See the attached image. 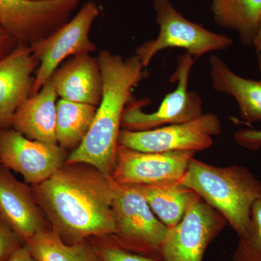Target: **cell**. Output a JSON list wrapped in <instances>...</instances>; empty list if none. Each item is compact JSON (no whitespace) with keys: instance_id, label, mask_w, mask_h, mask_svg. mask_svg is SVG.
I'll use <instances>...</instances> for the list:
<instances>
[{"instance_id":"obj_1","label":"cell","mask_w":261,"mask_h":261,"mask_svg":"<svg viewBox=\"0 0 261 261\" xmlns=\"http://www.w3.org/2000/svg\"><path fill=\"white\" fill-rule=\"evenodd\" d=\"M116 183L85 163H65L47 180L33 186L51 229L67 244L111 236Z\"/></svg>"},{"instance_id":"obj_2","label":"cell","mask_w":261,"mask_h":261,"mask_svg":"<svg viewBox=\"0 0 261 261\" xmlns=\"http://www.w3.org/2000/svg\"><path fill=\"white\" fill-rule=\"evenodd\" d=\"M97 61L102 75V99L88 134L65 163H85L111 176L123 111L132 99L134 87L143 79L145 67L136 55L123 58L108 50L101 51Z\"/></svg>"},{"instance_id":"obj_3","label":"cell","mask_w":261,"mask_h":261,"mask_svg":"<svg viewBox=\"0 0 261 261\" xmlns=\"http://www.w3.org/2000/svg\"><path fill=\"white\" fill-rule=\"evenodd\" d=\"M179 184L222 215L238 237L246 231L252 206L261 196V182L248 168L218 167L195 158Z\"/></svg>"},{"instance_id":"obj_4","label":"cell","mask_w":261,"mask_h":261,"mask_svg":"<svg viewBox=\"0 0 261 261\" xmlns=\"http://www.w3.org/2000/svg\"><path fill=\"white\" fill-rule=\"evenodd\" d=\"M112 210L115 231L108 238L125 250L161 258L169 228L152 212L137 187L116 184Z\"/></svg>"},{"instance_id":"obj_5","label":"cell","mask_w":261,"mask_h":261,"mask_svg":"<svg viewBox=\"0 0 261 261\" xmlns=\"http://www.w3.org/2000/svg\"><path fill=\"white\" fill-rule=\"evenodd\" d=\"M153 7L160 27L159 36L136 50V56L145 68L155 55L167 48L185 49L197 60L210 51L224 50L233 44L232 39L227 36L211 32L187 20L175 9L170 0H154Z\"/></svg>"},{"instance_id":"obj_6","label":"cell","mask_w":261,"mask_h":261,"mask_svg":"<svg viewBox=\"0 0 261 261\" xmlns=\"http://www.w3.org/2000/svg\"><path fill=\"white\" fill-rule=\"evenodd\" d=\"M196 60L189 53L178 57L177 68L171 78L177 87L164 97L157 111L144 112L146 100L130 99L122 117V129L140 132L192 121L203 114L202 99L188 89L189 77Z\"/></svg>"},{"instance_id":"obj_7","label":"cell","mask_w":261,"mask_h":261,"mask_svg":"<svg viewBox=\"0 0 261 261\" xmlns=\"http://www.w3.org/2000/svg\"><path fill=\"white\" fill-rule=\"evenodd\" d=\"M99 12L95 3L87 2L68 23L30 45L39 63L31 96L40 91L65 58L96 50L97 45L91 41L89 32Z\"/></svg>"},{"instance_id":"obj_8","label":"cell","mask_w":261,"mask_h":261,"mask_svg":"<svg viewBox=\"0 0 261 261\" xmlns=\"http://www.w3.org/2000/svg\"><path fill=\"white\" fill-rule=\"evenodd\" d=\"M221 133V122L212 113L192 121L154 129L132 132L122 129L118 145L145 152L174 151L198 152L210 148L214 137Z\"/></svg>"},{"instance_id":"obj_9","label":"cell","mask_w":261,"mask_h":261,"mask_svg":"<svg viewBox=\"0 0 261 261\" xmlns=\"http://www.w3.org/2000/svg\"><path fill=\"white\" fill-rule=\"evenodd\" d=\"M80 0H0V25L21 44L32 45L68 23Z\"/></svg>"},{"instance_id":"obj_10","label":"cell","mask_w":261,"mask_h":261,"mask_svg":"<svg viewBox=\"0 0 261 261\" xmlns=\"http://www.w3.org/2000/svg\"><path fill=\"white\" fill-rule=\"evenodd\" d=\"M192 151L145 152L118 145L111 177L118 185L160 187L180 183Z\"/></svg>"},{"instance_id":"obj_11","label":"cell","mask_w":261,"mask_h":261,"mask_svg":"<svg viewBox=\"0 0 261 261\" xmlns=\"http://www.w3.org/2000/svg\"><path fill=\"white\" fill-rule=\"evenodd\" d=\"M226 219L199 197L181 221L169 228L161 247L163 261H203L206 250L226 226Z\"/></svg>"},{"instance_id":"obj_12","label":"cell","mask_w":261,"mask_h":261,"mask_svg":"<svg viewBox=\"0 0 261 261\" xmlns=\"http://www.w3.org/2000/svg\"><path fill=\"white\" fill-rule=\"evenodd\" d=\"M58 144L31 140L14 128H0V164L20 173L33 186L51 177L66 162Z\"/></svg>"},{"instance_id":"obj_13","label":"cell","mask_w":261,"mask_h":261,"mask_svg":"<svg viewBox=\"0 0 261 261\" xmlns=\"http://www.w3.org/2000/svg\"><path fill=\"white\" fill-rule=\"evenodd\" d=\"M39 65L30 45L21 43L0 60V128L11 127L17 110L30 97Z\"/></svg>"},{"instance_id":"obj_14","label":"cell","mask_w":261,"mask_h":261,"mask_svg":"<svg viewBox=\"0 0 261 261\" xmlns=\"http://www.w3.org/2000/svg\"><path fill=\"white\" fill-rule=\"evenodd\" d=\"M0 214L24 243L46 229V221L32 190L0 166Z\"/></svg>"},{"instance_id":"obj_15","label":"cell","mask_w":261,"mask_h":261,"mask_svg":"<svg viewBox=\"0 0 261 261\" xmlns=\"http://www.w3.org/2000/svg\"><path fill=\"white\" fill-rule=\"evenodd\" d=\"M58 97L97 107L102 96L103 81L97 58L90 54L72 57L49 79Z\"/></svg>"},{"instance_id":"obj_16","label":"cell","mask_w":261,"mask_h":261,"mask_svg":"<svg viewBox=\"0 0 261 261\" xmlns=\"http://www.w3.org/2000/svg\"><path fill=\"white\" fill-rule=\"evenodd\" d=\"M58 94L50 80L17 110L11 127L31 140L57 144Z\"/></svg>"},{"instance_id":"obj_17","label":"cell","mask_w":261,"mask_h":261,"mask_svg":"<svg viewBox=\"0 0 261 261\" xmlns=\"http://www.w3.org/2000/svg\"><path fill=\"white\" fill-rule=\"evenodd\" d=\"M209 62L215 90L233 97L238 103L240 117L247 124L261 122V80L240 76L216 55L211 56Z\"/></svg>"},{"instance_id":"obj_18","label":"cell","mask_w":261,"mask_h":261,"mask_svg":"<svg viewBox=\"0 0 261 261\" xmlns=\"http://www.w3.org/2000/svg\"><path fill=\"white\" fill-rule=\"evenodd\" d=\"M160 221L171 228L183 219L190 206L199 198L191 189L181 184L166 186H136Z\"/></svg>"},{"instance_id":"obj_19","label":"cell","mask_w":261,"mask_h":261,"mask_svg":"<svg viewBox=\"0 0 261 261\" xmlns=\"http://www.w3.org/2000/svg\"><path fill=\"white\" fill-rule=\"evenodd\" d=\"M215 21L238 33L242 42L252 45L261 18V0H211Z\"/></svg>"},{"instance_id":"obj_20","label":"cell","mask_w":261,"mask_h":261,"mask_svg":"<svg viewBox=\"0 0 261 261\" xmlns=\"http://www.w3.org/2000/svg\"><path fill=\"white\" fill-rule=\"evenodd\" d=\"M97 107L60 99L57 102V144L63 149L78 148L92 126Z\"/></svg>"},{"instance_id":"obj_21","label":"cell","mask_w":261,"mask_h":261,"mask_svg":"<svg viewBox=\"0 0 261 261\" xmlns=\"http://www.w3.org/2000/svg\"><path fill=\"white\" fill-rule=\"evenodd\" d=\"M25 243L38 261H99L90 240L67 244L51 228L38 232Z\"/></svg>"},{"instance_id":"obj_22","label":"cell","mask_w":261,"mask_h":261,"mask_svg":"<svg viewBox=\"0 0 261 261\" xmlns=\"http://www.w3.org/2000/svg\"><path fill=\"white\" fill-rule=\"evenodd\" d=\"M231 261H261V196L252 206L250 224L239 237Z\"/></svg>"},{"instance_id":"obj_23","label":"cell","mask_w":261,"mask_h":261,"mask_svg":"<svg viewBox=\"0 0 261 261\" xmlns=\"http://www.w3.org/2000/svg\"><path fill=\"white\" fill-rule=\"evenodd\" d=\"M99 261H163L162 258L141 255L125 250L113 243L109 238H92Z\"/></svg>"},{"instance_id":"obj_24","label":"cell","mask_w":261,"mask_h":261,"mask_svg":"<svg viewBox=\"0 0 261 261\" xmlns=\"http://www.w3.org/2000/svg\"><path fill=\"white\" fill-rule=\"evenodd\" d=\"M25 244L0 214V261H8Z\"/></svg>"},{"instance_id":"obj_25","label":"cell","mask_w":261,"mask_h":261,"mask_svg":"<svg viewBox=\"0 0 261 261\" xmlns=\"http://www.w3.org/2000/svg\"><path fill=\"white\" fill-rule=\"evenodd\" d=\"M233 138L244 148L253 151L261 148V130L242 128L235 132Z\"/></svg>"},{"instance_id":"obj_26","label":"cell","mask_w":261,"mask_h":261,"mask_svg":"<svg viewBox=\"0 0 261 261\" xmlns=\"http://www.w3.org/2000/svg\"><path fill=\"white\" fill-rule=\"evenodd\" d=\"M18 44V41L0 25V60L10 54Z\"/></svg>"},{"instance_id":"obj_27","label":"cell","mask_w":261,"mask_h":261,"mask_svg":"<svg viewBox=\"0 0 261 261\" xmlns=\"http://www.w3.org/2000/svg\"><path fill=\"white\" fill-rule=\"evenodd\" d=\"M8 261H38L29 250L27 243L18 249Z\"/></svg>"},{"instance_id":"obj_28","label":"cell","mask_w":261,"mask_h":261,"mask_svg":"<svg viewBox=\"0 0 261 261\" xmlns=\"http://www.w3.org/2000/svg\"><path fill=\"white\" fill-rule=\"evenodd\" d=\"M252 46L255 48L257 56L259 70L261 72V18L257 28L256 34L252 40Z\"/></svg>"},{"instance_id":"obj_29","label":"cell","mask_w":261,"mask_h":261,"mask_svg":"<svg viewBox=\"0 0 261 261\" xmlns=\"http://www.w3.org/2000/svg\"><path fill=\"white\" fill-rule=\"evenodd\" d=\"M27 1L41 2V1H48V0H27Z\"/></svg>"},{"instance_id":"obj_30","label":"cell","mask_w":261,"mask_h":261,"mask_svg":"<svg viewBox=\"0 0 261 261\" xmlns=\"http://www.w3.org/2000/svg\"><path fill=\"white\" fill-rule=\"evenodd\" d=\"M97 1H99V0H97Z\"/></svg>"}]
</instances>
